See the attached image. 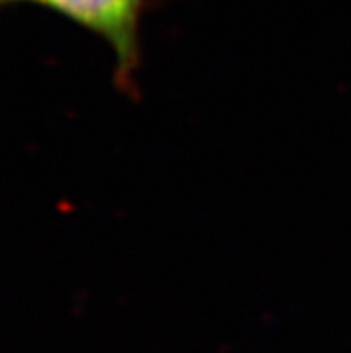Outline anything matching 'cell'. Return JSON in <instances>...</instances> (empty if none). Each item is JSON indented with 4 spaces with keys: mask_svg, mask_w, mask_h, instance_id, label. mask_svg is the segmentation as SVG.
<instances>
[{
    "mask_svg": "<svg viewBox=\"0 0 351 353\" xmlns=\"http://www.w3.org/2000/svg\"><path fill=\"white\" fill-rule=\"evenodd\" d=\"M32 4L61 14L106 41L115 56V85L126 94L134 86L140 65V22L151 0H0Z\"/></svg>",
    "mask_w": 351,
    "mask_h": 353,
    "instance_id": "1",
    "label": "cell"
}]
</instances>
